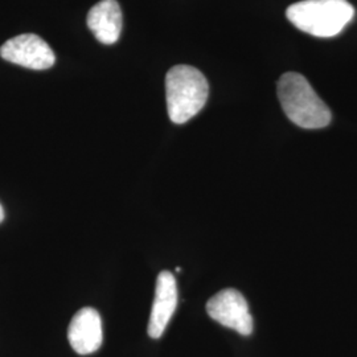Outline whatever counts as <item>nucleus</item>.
I'll list each match as a JSON object with an SVG mask.
<instances>
[{
    "instance_id": "obj_1",
    "label": "nucleus",
    "mask_w": 357,
    "mask_h": 357,
    "mask_svg": "<svg viewBox=\"0 0 357 357\" xmlns=\"http://www.w3.org/2000/svg\"><path fill=\"white\" fill-rule=\"evenodd\" d=\"M278 98L284 114L299 128L317 130L331 123V110L299 73L289 72L280 78Z\"/></svg>"
},
{
    "instance_id": "obj_2",
    "label": "nucleus",
    "mask_w": 357,
    "mask_h": 357,
    "mask_svg": "<svg viewBox=\"0 0 357 357\" xmlns=\"http://www.w3.org/2000/svg\"><path fill=\"white\" fill-rule=\"evenodd\" d=\"M209 96L204 75L190 65H176L166 76L167 110L169 119L183 125L202 112Z\"/></svg>"
},
{
    "instance_id": "obj_3",
    "label": "nucleus",
    "mask_w": 357,
    "mask_h": 357,
    "mask_svg": "<svg viewBox=\"0 0 357 357\" xmlns=\"http://www.w3.org/2000/svg\"><path fill=\"white\" fill-rule=\"evenodd\" d=\"M286 16L302 32L333 38L352 22L355 8L347 0H303L290 6Z\"/></svg>"
},
{
    "instance_id": "obj_4",
    "label": "nucleus",
    "mask_w": 357,
    "mask_h": 357,
    "mask_svg": "<svg viewBox=\"0 0 357 357\" xmlns=\"http://www.w3.org/2000/svg\"><path fill=\"white\" fill-rule=\"evenodd\" d=\"M206 312L212 319L243 336L252 335L255 323L243 294L225 289L212 296L206 303Z\"/></svg>"
},
{
    "instance_id": "obj_5",
    "label": "nucleus",
    "mask_w": 357,
    "mask_h": 357,
    "mask_svg": "<svg viewBox=\"0 0 357 357\" xmlns=\"http://www.w3.org/2000/svg\"><path fill=\"white\" fill-rule=\"evenodd\" d=\"M0 56L6 61L33 70L50 69L56 61L51 47L33 33L19 35L7 40L0 48Z\"/></svg>"
},
{
    "instance_id": "obj_6",
    "label": "nucleus",
    "mask_w": 357,
    "mask_h": 357,
    "mask_svg": "<svg viewBox=\"0 0 357 357\" xmlns=\"http://www.w3.org/2000/svg\"><path fill=\"white\" fill-rule=\"evenodd\" d=\"M68 340L78 355H90L102 345V320L100 314L91 308H81L69 324Z\"/></svg>"
},
{
    "instance_id": "obj_7",
    "label": "nucleus",
    "mask_w": 357,
    "mask_h": 357,
    "mask_svg": "<svg viewBox=\"0 0 357 357\" xmlns=\"http://www.w3.org/2000/svg\"><path fill=\"white\" fill-rule=\"evenodd\" d=\"M178 306V284L174 274L162 271L158 275L155 299L149 321V335L153 339H159L166 330Z\"/></svg>"
},
{
    "instance_id": "obj_8",
    "label": "nucleus",
    "mask_w": 357,
    "mask_h": 357,
    "mask_svg": "<svg viewBox=\"0 0 357 357\" xmlns=\"http://www.w3.org/2000/svg\"><path fill=\"white\" fill-rule=\"evenodd\" d=\"M122 23V11L116 0H101L88 13V26L91 33L106 45L118 41Z\"/></svg>"
},
{
    "instance_id": "obj_9",
    "label": "nucleus",
    "mask_w": 357,
    "mask_h": 357,
    "mask_svg": "<svg viewBox=\"0 0 357 357\" xmlns=\"http://www.w3.org/2000/svg\"><path fill=\"white\" fill-rule=\"evenodd\" d=\"M4 220V211H3V206L0 204V222Z\"/></svg>"
}]
</instances>
